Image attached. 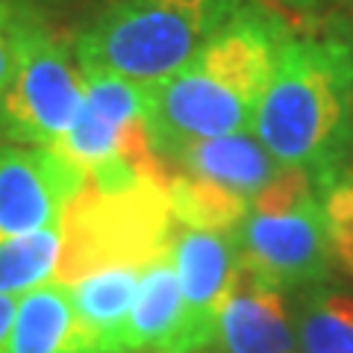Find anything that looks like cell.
<instances>
[{
    "label": "cell",
    "mask_w": 353,
    "mask_h": 353,
    "mask_svg": "<svg viewBox=\"0 0 353 353\" xmlns=\"http://www.w3.org/2000/svg\"><path fill=\"white\" fill-rule=\"evenodd\" d=\"M289 32L283 9L256 0L174 74L148 85V132L159 162L194 141L253 132V118Z\"/></svg>",
    "instance_id": "cell-1"
},
{
    "label": "cell",
    "mask_w": 353,
    "mask_h": 353,
    "mask_svg": "<svg viewBox=\"0 0 353 353\" xmlns=\"http://www.w3.org/2000/svg\"><path fill=\"white\" fill-rule=\"evenodd\" d=\"M253 136L280 168L327 185L353 148V32L321 21L285 36L265 85Z\"/></svg>",
    "instance_id": "cell-2"
},
{
    "label": "cell",
    "mask_w": 353,
    "mask_h": 353,
    "mask_svg": "<svg viewBox=\"0 0 353 353\" xmlns=\"http://www.w3.org/2000/svg\"><path fill=\"white\" fill-rule=\"evenodd\" d=\"M256 0H106L74 32L80 71L153 85Z\"/></svg>",
    "instance_id": "cell-3"
},
{
    "label": "cell",
    "mask_w": 353,
    "mask_h": 353,
    "mask_svg": "<svg viewBox=\"0 0 353 353\" xmlns=\"http://www.w3.org/2000/svg\"><path fill=\"white\" fill-rule=\"evenodd\" d=\"M236 241L241 268L283 297L318 289L333 271L321 189L297 168H283L253 197Z\"/></svg>",
    "instance_id": "cell-4"
},
{
    "label": "cell",
    "mask_w": 353,
    "mask_h": 353,
    "mask_svg": "<svg viewBox=\"0 0 353 353\" xmlns=\"http://www.w3.org/2000/svg\"><path fill=\"white\" fill-rule=\"evenodd\" d=\"M171 215L192 230H236L283 168L253 132L185 145L162 159Z\"/></svg>",
    "instance_id": "cell-5"
},
{
    "label": "cell",
    "mask_w": 353,
    "mask_h": 353,
    "mask_svg": "<svg viewBox=\"0 0 353 353\" xmlns=\"http://www.w3.org/2000/svg\"><path fill=\"white\" fill-rule=\"evenodd\" d=\"M80 109L83 74L74 57V39H65L32 6L12 80L0 97V136L21 148H57Z\"/></svg>",
    "instance_id": "cell-6"
},
{
    "label": "cell",
    "mask_w": 353,
    "mask_h": 353,
    "mask_svg": "<svg viewBox=\"0 0 353 353\" xmlns=\"http://www.w3.org/2000/svg\"><path fill=\"white\" fill-rule=\"evenodd\" d=\"M174 265L183 292V321L174 353L215 350L221 303L239 271L236 230H192L176 224Z\"/></svg>",
    "instance_id": "cell-7"
},
{
    "label": "cell",
    "mask_w": 353,
    "mask_h": 353,
    "mask_svg": "<svg viewBox=\"0 0 353 353\" xmlns=\"http://www.w3.org/2000/svg\"><path fill=\"white\" fill-rule=\"evenodd\" d=\"M83 189L85 174L62 153L0 136V245L57 224Z\"/></svg>",
    "instance_id": "cell-8"
},
{
    "label": "cell",
    "mask_w": 353,
    "mask_h": 353,
    "mask_svg": "<svg viewBox=\"0 0 353 353\" xmlns=\"http://www.w3.org/2000/svg\"><path fill=\"white\" fill-rule=\"evenodd\" d=\"M215 347L218 353H301L285 297L262 285L241 262L221 303Z\"/></svg>",
    "instance_id": "cell-9"
},
{
    "label": "cell",
    "mask_w": 353,
    "mask_h": 353,
    "mask_svg": "<svg viewBox=\"0 0 353 353\" xmlns=\"http://www.w3.org/2000/svg\"><path fill=\"white\" fill-rule=\"evenodd\" d=\"M171 245L141 274L127 324L118 339L121 353H174L183 321V292Z\"/></svg>",
    "instance_id": "cell-10"
},
{
    "label": "cell",
    "mask_w": 353,
    "mask_h": 353,
    "mask_svg": "<svg viewBox=\"0 0 353 353\" xmlns=\"http://www.w3.org/2000/svg\"><path fill=\"white\" fill-rule=\"evenodd\" d=\"M3 353H97L83 336L71 294L48 280L18 297Z\"/></svg>",
    "instance_id": "cell-11"
},
{
    "label": "cell",
    "mask_w": 353,
    "mask_h": 353,
    "mask_svg": "<svg viewBox=\"0 0 353 353\" xmlns=\"http://www.w3.org/2000/svg\"><path fill=\"white\" fill-rule=\"evenodd\" d=\"M294 333L301 353H353V297L324 285L303 292Z\"/></svg>",
    "instance_id": "cell-12"
},
{
    "label": "cell",
    "mask_w": 353,
    "mask_h": 353,
    "mask_svg": "<svg viewBox=\"0 0 353 353\" xmlns=\"http://www.w3.org/2000/svg\"><path fill=\"white\" fill-rule=\"evenodd\" d=\"M321 201L333 265L353 280V168L339 171L327 185H321Z\"/></svg>",
    "instance_id": "cell-13"
},
{
    "label": "cell",
    "mask_w": 353,
    "mask_h": 353,
    "mask_svg": "<svg viewBox=\"0 0 353 353\" xmlns=\"http://www.w3.org/2000/svg\"><path fill=\"white\" fill-rule=\"evenodd\" d=\"M32 6H36L32 0H0V97L12 80L21 36H24Z\"/></svg>",
    "instance_id": "cell-14"
},
{
    "label": "cell",
    "mask_w": 353,
    "mask_h": 353,
    "mask_svg": "<svg viewBox=\"0 0 353 353\" xmlns=\"http://www.w3.org/2000/svg\"><path fill=\"white\" fill-rule=\"evenodd\" d=\"M277 3L285 12L312 18V21H327V18L353 12V0H277Z\"/></svg>",
    "instance_id": "cell-15"
},
{
    "label": "cell",
    "mask_w": 353,
    "mask_h": 353,
    "mask_svg": "<svg viewBox=\"0 0 353 353\" xmlns=\"http://www.w3.org/2000/svg\"><path fill=\"white\" fill-rule=\"evenodd\" d=\"M15 303H18V297L0 294V353H3V347H6V336H9V327H12Z\"/></svg>",
    "instance_id": "cell-16"
},
{
    "label": "cell",
    "mask_w": 353,
    "mask_h": 353,
    "mask_svg": "<svg viewBox=\"0 0 353 353\" xmlns=\"http://www.w3.org/2000/svg\"><path fill=\"white\" fill-rule=\"evenodd\" d=\"M209 353H218V350H209Z\"/></svg>",
    "instance_id": "cell-17"
}]
</instances>
